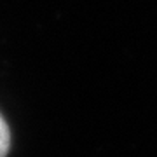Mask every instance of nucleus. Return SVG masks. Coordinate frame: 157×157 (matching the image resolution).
<instances>
[{
    "instance_id": "nucleus-1",
    "label": "nucleus",
    "mask_w": 157,
    "mask_h": 157,
    "mask_svg": "<svg viewBox=\"0 0 157 157\" xmlns=\"http://www.w3.org/2000/svg\"><path fill=\"white\" fill-rule=\"evenodd\" d=\"M9 145H11V135H9V128L4 117L0 115V157H6L9 152Z\"/></svg>"
}]
</instances>
